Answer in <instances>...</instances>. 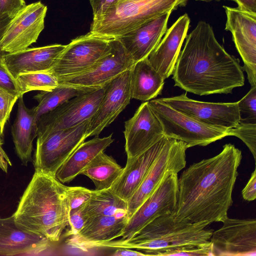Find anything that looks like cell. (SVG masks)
<instances>
[{
  "label": "cell",
  "mask_w": 256,
  "mask_h": 256,
  "mask_svg": "<svg viewBox=\"0 0 256 256\" xmlns=\"http://www.w3.org/2000/svg\"><path fill=\"white\" fill-rule=\"evenodd\" d=\"M19 97L0 87V130L2 132L12 108Z\"/></svg>",
  "instance_id": "cell-35"
},
{
  "label": "cell",
  "mask_w": 256,
  "mask_h": 256,
  "mask_svg": "<svg viewBox=\"0 0 256 256\" xmlns=\"http://www.w3.org/2000/svg\"><path fill=\"white\" fill-rule=\"evenodd\" d=\"M26 6L24 0H0V16L11 19Z\"/></svg>",
  "instance_id": "cell-38"
},
{
  "label": "cell",
  "mask_w": 256,
  "mask_h": 256,
  "mask_svg": "<svg viewBox=\"0 0 256 256\" xmlns=\"http://www.w3.org/2000/svg\"><path fill=\"white\" fill-rule=\"evenodd\" d=\"M127 202L110 190H94L90 200L84 206V210L88 218L100 216L128 217Z\"/></svg>",
  "instance_id": "cell-29"
},
{
  "label": "cell",
  "mask_w": 256,
  "mask_h": 256,
  "mask_svg": "<svg viewBox=\"0 0 256 256\" xmlns=\"http://www.w3.org/2000/svg\"><path fill=\"white\" fill-rule=\"evenodd\" d=\"M176 173L167 174L152 194L128 218L122 237L132 238L156 218L174 214L176 206L178 185Z\"/></svg>",
  "instance_id": "cell-11"
},
{
  "label": "cell",
  "mask_w": 256,
  "mask_h": 256,
  "mask_svg": "<svg viewBox=\"0 0 256 256\" xmlns=\"http://www.w3.org/2000/svg\"><path fill=\"white\" fill-rule=\"evenodd\" d=\"M110 48L92 67L81 73L58 78L60 84L92 90L103 87L134 64L117 38L110 40Z\"/></svg>",
  "instance_id": "cell-10"
},
{
  "label": "cell",
  "mask_w": 256,
  "mask_h": 256,
  "mask_svg": "<svg viewBox=\"0 0 256 256\" xmlns=\"http://www.w3.org/2000/svg\"><path fill=\"white\" fill-rule=\"evenodd\" d=\"M90 120L38 137L34 159L35 172L56 177L60 166L88 138Z\"/></svg>",
  "instance_id": "cell-7"
},
{
  "label": "cell",
  "mask_w": 256,
  "mask_h": 256,
  "mask_svg": "<svg viewBox=\"0 0 256 256\" xmlns=\"http://www.w3.org/2000/svg\"><path fill=\"white\" fill-rule=\"evenodd\" d=\"M172 214L156 218L128 239L101 242L96 247L130 248L160 256L170 250L210 242L214 230L206 229L208 224H178Z\"/></svg>",
  "instance_id": "cell-4"
},
{
  "label": "cell",
  "mask_w": 256,
  "mask_h": 256,
  "mask_svg": "<svg viewBox=\"0 0 256 256\" xmlns=\"http://www.w3.org/2000/svg\"><path fill=\"white\" fill-rule=\"evenodd\" d=\"M104 86L76 96L42 116L36 123L37 137L76 126L90 120L98 110Z\"/></svg>",
  "instance_id": "cell-8"
},
{
  "label": "cell",
  "mask_w": 256,
  "mask_h": 256,
  "mask_svg": "<svg viewBox=\"0 0 256 256\" xmlns=\"http://www.w3.org/2000/svg\"><path fill=\"white\" fill-rule=\"evenodd\" d=\"M187 0H118L98 19L90 32L106 39L116 38L148 20L184 6Z\"/></svg>",
  "instance_id": "cell-5"
},
{
  "label": "cell",
  "mask_w": 256,
  "mask_h": 256,
  "mask_svg": "<svg viewBox=\"0 0 256 256\" xmlns=\"http://www.w3.org/2000/svg\"><path fill=\"white\" fill-rule=\"evenodd\" d=\"M3 136L4 132H2L0 130V146H2L3 144Z\"/></svg>",
  "instance_id": "cell-46"
},
{
  "label": "cell",
  "mask_w": 256,
  "mask_h": 256,
  "mask_svg": "<svg viewBox=\"0 0 256 256\" xmlns=\"http://www.w3.org/2000/svg\"><path fill=\"white\" fill-rule=\"evenodd\" d=\"M66 186L56 177L34 172L13 214L16 226L59 241L68 226Z\"/></svg>",
  "instance_id": "cell-3"
},
{
  "label": "cell",
  "mask_w": 256,
  "mask_h": 256,
  "mask_svg": "<svg viewBox=\"0 0 256 256\" xmlns=\"http://www.w3.org/2000/svg\"><path fill=\"white\" fill-rule=\"evenodd\" d=\"M202 0V1H205V2H210V1L214 0ZM232 0V1H234V2H235V0Z\"/></svg>",
  "instance_id": "cell-47"
},
{
  "label": "cell",
  "mask_w": 256,
  "mask_h": 256,
  "mask_svg": "<svg viewBox=\"0 0 256 256\" xmlns=\"http://www.w3.org/2000/svg\"><path fill=\"white\" fill-rule=\"evenodd\" d=\"M180 256H212L211 242L203 245L188 246L170 250L160 254Z\"/></svg>",
  "instance_id": "cell-36"
},
{
  "label": "cell",
  "mask_w": 256,
  "mask_h": 256,
  "mask_svg": "<svg viewBox=\"0 0 256 256\" xmlns=\"http://www.w3.org/2000/svg\"><path fill=\"white\" fill-rule=\"evenodd\" d=\"M124 134L127 158L140 154L164 136L162 124L148 102L142 104L133 116L125 122Z\"/></svg>",
  "instance_id": "cell-18"
},
{
  "label": "cell",
  "mask_w": 256,
  "mask_h": 256,
  "mask_svg": "<svg viewBox=\"0 0 256 256\" xmlns=\"http://www.w3.org/2000/svg\"><path fill=\"white\" fill-rule=\"evenodd\" d=\"M130 69L104 86V93L95 114L90 119L86 136H98L129 104Z\"/></svg>",
  "instance_id": "cell-17"
},
{
  "label": "cell",
  "mask_w": 256,
  "mask_h": 256,
  "mask_svg": "<svg viewBox=\"0 0 256 256\" xmlns=\"http://www.w3.org/2000/svg\"><path fill=\"white\" fill-rule=\"evenodd\" d=\"M46 237L18 228L13 214L0 216V255L36 254L50 247Z\"/></svg>",
  "instance_id": "cell-24"
},
{
  "label": "cell",
  "mask_w": 256,
  "mask_h": 256,
  "mask_svg": "<svg viewBox=\"0 0 256 256\" xmlns=\"http://www.w3.org/2000/svg\"><path fill=\"white\" fill-rule=\"evenodd\" d=\"M84 206L70 211L69 213V229L66 236H70L78 234L84 226L88 217L85 214Z\"/></svg>",
  "instance_id": "cell-37"
},
{
  "label": "cell",
  "mask_w": 256,
  "mask_h": 256,
  "mask_svg": "<svg viewBox=\"0 0 256 256\" xmlns=\"http://www.w3.org/2000/svg\"><path fill=\"white\" fill-rule=\"evenodd\" d=\"M110 40L90 32L72 40L58 58L52 70L58 78L86 71L108 50Z\"/></svg>",
  "instance_id": "cell-12"
},
{
  "label": "cell",
  "mask_w": 256,
  "mask_h": 256,
  "mask_svg": "<svg viewBox=\"0 0 256 256\" xmlns=\"http://www.w3.org/2000/svg\"><path fill=\"white\" fill-rule=\"evenodd\" d=\"M113 256H148L146 254L140 252L138 250H135L133 249L124 248H118L111 254Z\"/></svg>",
  "instance_id": "cell-43"
},
{
  "label": "cell",
  "mask_w": 256,
  "mask_h": 256,
  "mask_svg": "<svg viewBox=\"0 0 256 256\" xmlns=\"http://www.w3.org/2000/svg\"><path fill=\"white\" fill-rule=\"evenodd\" d=\"M47 10L40 1L26 5L8 22L0 40V50L12 53L36 42L44 29Z\"/></svg>",
  "instance_id": "cell-13"
},
{
  "label": "cell",
  "mask_w": 256,
  "mask_h": 256,
  "mask_svg": "<svg viewBox=\"0 0 256 256\" xmlns=\"http://www.w3.org/2000/svg\"><path fill=\"white\" fill-rule=\"evenodd\" d=\"M16 117L12 127L15 149L22 164L32 160L34 140L37 136V126L33 108H28L23 99L18 98Z\"/></svg>",
  "instance_id": "cell-26"
},
{
  "label": "cell",
  "mask_w": 256,
  "mask_h": 256,
  "mask_svg": "<svg viewBox=\"0 0 256 256\" xmlns=\"http://www.w3.org/2000/svg\"><path fill=\"white\" fill-rule=\"evenodd\" d=\"M168 139V137L164 136L140 154L127 158L122 174L110 190L128 202L140 186Z\"/></svg>",
  "instance_id": "cell-20"
},
{
  "label": "cell",
  "mask_w": 256,
  "mask_h": 256,
  "mask_svg": "<svg viewBox=\"0 0 256 256\" xmlns=\"http://www.w3.org/2000/svg\"><path fill=\"white\" fill-rule=\"evenodd\" d=\"M118 0H90L92 10L93 20L100 18L108 8Z\"/></svg>",
  "instance_id": "cell-40"
},
{
  "label": "cell",
  "mask_w": 256,
  "mask_h": 256,
  "mask_svg": "<svg viewBox=\"0 0 256 256\" xmlns=\"http://www.w3.org/2000/svg\"><path fill=\"white\" fill-rule=\"evenodd\" d=\"M240 122L256 124V86L238 102Z\"/></svg>",
  "instance_id": "cell-32"
},
{
  "label": "cell",
  "mask_w": 256,
  "mask_h": 256,
  "mask_svg": "<svg viewBox=\"0 0 256 256\" xmlns=\"http://www.w3.org/2000/svg\"><path fill=\"white\" fill-rule=\"evenodd\" d=\"M242 158L241 150L227 144L218 154L194 163L183 171L178 179L174 220L180 224H210L228 217Z\"/></svg>",
  "instance_id": "cell-1"
},
{
  "label": "cell",
  "mask_w": 256,
  "mask_h": 256,
  "mask_svg": "<svg viewBox=\"0 0 256 256\" xmlns=\"http://www.w3.org/2000/svg\"><path fill=\"white\" fill-rule=\"evenodd\" d=\"M186 144L168 137L140 186L127 202L129 218L168 174H178L186 166Z\"/></svg>",
  "instance_id": "cell-9"
},
{
  "label": "cell",
  "mask_w": 256,
  "mask_h": 256,
  "mask_svg": "<svg viewBox=\"0 0 256 256\" xmlns=\"http://www.w3.org/2000/svg\"><path fill=\"white\" fill-rule=\"evenodd\" d=\"M90 90H92L60 84L51 90L41 91L34 96V98L38 102L37 106L32 108L36 124L43 115L52 110L68 100Z\"/></svg>",
  "instance_id": "cell-30"
},
{
  "label": "cell",
  "mask_w": 256,
  "mask_h": 256,
  "mask_svg": "<svg viewBox=\"0 0 256 256\" xmlns=\"http://www.w3.org/2000/svg\"><path fill=\"white\" fill-rule=\"evenodd\" d=\"M16 80L20 96L30 91L51 90L60 85L58 77L52 70L20 74Z\"/></svg>",
  "instance_id": "cell-31"
},
{
  "label": "cell",
  "mask_w": 256,
  "mask_h": 256,
  "mask_svg": "<svg viewBox=\"0 0 256 256\" xmlns=\"http://www.w3.org/2000/svg\"><path fill=\"white\" fill-rule=\"evenodd\" d=\"M176 110L210 126L231 128L240 122L238 103L210 102L189 98L186 94L158 98Z\"/></svg>",
  "instance_id": "cell-15"
},
{
  "label": "cell",
  "mask_w": 256,
  "mask_h": 256,
  "mask_svg": "<svg viewBox=\"0 0 256 256\" xmlns=\"http://www.w3.org/2000/svg\"><path fill=\"white\" fill-rule=\"evenodd\" d=\"M114 141L112 134L110 136L94 138L84 142L72 153L58 168L56 178L62 183L72 181L100 152H104Z\"/></svg>",
  "instance_id": "cell-25"
},
{
  "label": "cell",
  "mask_w": 256,
  "mask_h": 256,
  "mask_svg": "<svg viewBox=\"0 0 256 256\" xmlns=\"http://www.w3.org/2000/svg\"><path fill=\"white\" fill-rule=\"evenodd\" d=\"M94 190L82 186H66V194L69 213L86 203L92 196Z\"/></svg>",
  "instance_id": "cell-34"
},
{
  "label": "cell",
  "mask_w": 256,
  "mask_h": 256,
  "mask_svg": "<svg viewBox=\"0 0 256 256\" xmlns=\"http://www.w3.org/2000/svg\"><path fill=\"white\" fill-rule=\"evenodd\" d=\"M230 136L240 139L248 147L256 160V124L242 123L230 128Z\"/></svg>",
  "instance_id": "cell-33"
},
{
  "label": "cell",
  "mask_w": 256,
  "mask_h": 256,
  "mask_svg": "<svg viewBox=\"0 0 256 256\" xmlns=\"http://www.w3.org/2000/svg\"><path fill=\"white\" fill-rule=\"evenodd\" d=\"M171 13L162 14L116 38L134 63L148 58L160 43Z\"/></svg>",
  "instance_id": "cell-19"
},
{
  "label": "cell",
  "mask_w": 256,
  "mask_h": 256,
  "mask_svg": "<svg viewBox=\"0 0 256 256\" xmlns=\"http://www.w3.org/2000/svg\"><path fill=\"white\" fill-rule=\"evenodd\" d=\"M186 36L172 72L175 86L205 96L231 94L244 85L239 60L218 42L209 24L200 21Z\"/></svg>",
  "instance_id": "cell-2"
},
{
  "label": "cell",
  "mask_w": 256,
  "mask_h": 256,
  "mask_svg": "<svg viewBox=\"0 0 256 256\" xmlns=\"http://www.w3.org/2000/svg\"><path fill=\"white\" fill-rule=\"evenodd\" d=\"M66 46L54 44L6 53L2 63L15 78L22 74L50 70Z\"/></svg>",
  "instance_id": "cell-22"
},
{
  "label": "cell",
  "mask_w": 256,
  "mask_h": 256,
  "mask_svg": "<svg viewBox=\"0 0 256 256\" xmlns=\"http://www.w3.org/2000/svg\"><path fill=\"white\" fill-rule=\"evenodd\" d=\"M238 8L256 14V0H235Z\"/></svg>",
  "instance_id": "cell-42"
},
{
  "label": "cell",
  "mask_w": 256,
  "mask_h": 256,
  "mask_svg": "<svg viewBox=\"0 0 256 256\" xmlns=\"http://www.w3.org/2000/svg\"><path fill=\"white\" fill-rule=\"evenodd\" d=\"M160 120L164 136L186 144L188 148L206 146L227 136L230 128L202 123L170 106L158 99L148 102Z\"/></svg>",
  "instance_id": "cell-6"
},
{
  "label": "cell",
  "mask_w": 256,
  "mask_h": 256,
  "mask_svg": "<svg viewBox=\"0 0 256 256\" xmlns=\"http://www.w3.org/2000/svg\"><path fill=\"white\" fill-rule=\"evenodd\" d=\"M190 23L187 14L180 16L166 31L163 39L148 57L150 64L164 80L172 74Z\"/></svg>",
  "instance_id": "cell-21"
},
{
  "label": "cell",
  "mask_w": 256,
  "mask_h": 256,
  "mask_svg": "<svg viewBox=\"0 0 256 256\" xmlns=\"http://www.w3.org/2000/svg\"><path fill=\"white\" fill-rule=\"evenodd\" d=\"M128 220L127 217L114 216L89 218L84 228L78 234L69 236L66 244L82 251H88L96 244L122 236Z\"/></svg>",
  "instance_id": "cell-23"
},
{
  "label": "cell",
  "mask_w": 256,
  "mask_h": 256,
  "mask_svg": "<svg viewBox=\"0 0 256 256\" xmlns=\"http://www.w3.org/2000/svg\"><path fill=\"white\" fill-rule=\"evenodd\" d=\"M164 80L152 66L148 58L134 63L130 68L132 98L144 102L160 94Z\"/></svg>",
  "instance_id": "cell-27"
},
{
  "label": "cell",
  "mask_w": 256,
  "mask_h": 256,
  "mask_svg": "<svg viewBox=\"0 0 256 256\" xmlns=\"http://www.w3.org/2000/svg\"><path fill=\"white\" fill-rule=\"evenodd\" d=\"M210 239L212 256H256V220L227 217Z\"/></svg>",
  "instance_id": "cell-14"
},
{
  "label": "cell",
  "mask_w": 256,
  "mask_h": 256,
  "mask_svg": "<svg viewBox=\"0 0 256 256\" xmlns=\"http://www.w3.org/2000/svg\"><path fill=\"white\" fill-rule=\"evenodd\" d=\"M8 166H11L12 163L2 146H0V168L6 172Z\"/></svg>",
  "instance_id": "cell-44"
},
{
  "label": "cell",
  "mask_w": 256,
  "mask_h": 256,
  "mask_svg": "<svg viewBox=\"0 0 256 256\" xmlns=\"http://www.w3.org/2000/svg\"><path fill=\"white\" fill-rule=\"evenodd\" d=\"M0 87L20 96L16 78L2 62H0Z\"/></svg>",
  "instance_id": "cell-39"
},
{
  "label": "cell",
  "mask_w": 256,
  "mask_h": 256,
  "mask_svg": "<svg viewBox=\"0 0 256 256\" xmlns=\"http://www.w3.org/2000/svg\"><path fill=\"white\" fill-rule=\"evenodd\" d=\"M242 196L244 200L252 201L256 198V169L252 173L250 178L242 190Z\"/></svg>",
  "instance_id": "cell-41"
},
{
  "label": "cell",
  "mask_w": 256,
  "mask_h": 256,
  "mask_svg": "<svg viewBox=\"0 0 256 256\" xmlns=\"http://www.w3.org/2000/svg\"><path fill=\"white\" fill-rule=\"evenodd\" d=\"M10 20V18L8 17L0 16V40ZM6 54V53L2 52L0 48V62H2L3 56Z\"/></svg>",
  "instance_id": "cell-45"
},
{
  "label": "cell",
  "mask_w": 256,
  "mask_h": 256,
  "mask_svg": "<svg viewBox=\"0 0 256 256\" xmlns=\"http://www.w3.org/2000/svg\"><path fill=\"white\" fill-rule=\"evenodd\" d=\"M226 15L225 30L231 32L251 86H256V14L223 6Z\"/></svg>",
  "instance_id": "cell-16"
},
{
  "label": "cell",
  "mask_w": 256,
  "mask_h": 256,
  "mask_svg": "<svg viewBox=\"0 0 256 256\" xmlns=\"http://www.w3.org/2000/svg\"><path fill=\"white\" fill-rule=\"evenodd\" d=\"M124 168L104 152H100L82 170L80 174L89 178L96 190L109 189L119 178Z\"/></svg>",
  "instance_id": "cell-28"
}]
</instances>
